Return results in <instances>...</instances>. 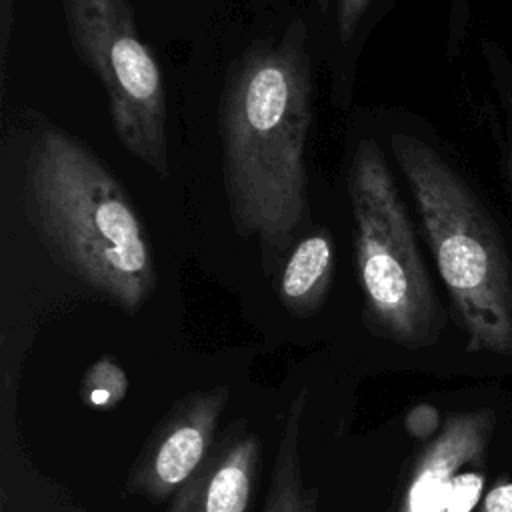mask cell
Here are the masks:
<instances>
[{
	"label": "cell",
	"instance_id": "obj_1",
	"mask_svg": "<svg viewBox=\"0 0 512 512\" xmlns=\"http://www.w3.org/2000/svg\"><path fill=\"white\" fill-rule=\"evenodd\" d=\"M304 30L276 46L248 50L220 104L224 186L234 228L282 252L308 218L304 150L312 120V80Z\"/></svg>",
	"mask_w": 512,
	"mask_h": 512
},
{
	"label": "cell",
	"instance_id": "obj_2",
	"mask_svg": "<svg viewBox=\"0 0 512 512\" xmlns=\"http://www.w3.org/2000/svg\"><path fill=\"white\" fill-rule=\"evenodd\" d=\"M24 210L52 258L112 304L136 312L154 292L152 252L130 196L68 132L46 126L34 138Z\"/></svg>",
	"mask_w": 512,
	"mask_h": 512
},
{
	"label": "cell",
	"instance_id": "obj_3",
	"mask_svg": "<svg viewBox=\"0 0 512 512\" xmlns=\"http://www.w3.org/2000/svg\"><path fill=\"white\" fill-rule=\"evenodd\" d=\"M390 148L468 348L512 354V228L504 214L480 182L430 140L396 132Z\"/></svg>",
	"mask_w": 512,
	"mask_h": 512
},
{
	"label": "cell",
	"instance_id": "obj_4",
	"mask_svg": "<svg viewBox=\"0 0 512 512\" xmlns=\"http://www.w3.org/2000/svg\"><path fill=\"white\" fill-rule=\"evenodd\" d=\"M348 192L366 322L402 346L432 344L442 328V308L414 224L372 140H362L356 148Z\"/></svg>",
	"mask_w": 512,
	"mask_h": 512
},
{
	"label": "cell",
	"instance_id": "obj_5",
	"mask_svg": "<svg viewBox=\"0 0 512 512\" xmlns=\"http://www.w3.org/2000/svg\"><path fill=\"white\" fill-rule=\"evenodd\" d=\"M78 58L98 76L108 96L122 146L168 176L166 92L162 70L140 40L128 0H62Z\"/></svg>",
	"mask_w": 512,
	"mask_h": 512
},
{
	"label": "cell",
	"instance_id": "obj_6",
	"mask_svg": "<svg viewBox=\"0 0 512 512\" xmlns=\"http://www.w3.org/2000/svg\"><path fill=\"white\" fill-rule=\"evenodd\" d=\"M226 404L228 388L222 384L180 398L136 456L130 492L152 502L170 498L210 454Z\"/></svg>",
	"mask_w": 512,
	"mask_h": 512
},
{
	"label": "cell",
	"instance_id": "obj_7",
	"mask_svg": "<svg viewBox=\"0 0 512 512\" xmlns=\"http://www.w3.org/2000/svg\"><path fill=\"white\" fill-rule=\"evenodd\" d=\"M494 430L492 410L450 414L416 456L398 512H446L458 474L480 464Z\"/></svg>",
	"mask_w": 512,
	"mask_h": 512
},
{
	"label": "cell",
	"instance_id": "obj_8",
	"mask_svg": "<svg viewBox=\"0 0 512 512\" xmlns=\"http://www.w3.org/2000/svg\"><path fill=\"white\" fill-rule=\"evenodd\" d=\"M258 464V436L236 422L226 440L172 494L168 512H246Z\"/></svg>",
	"mask_w": 512,
	"mask_h": 512
},
{
	"label": "cell",
	"instance_id": "obj_9",
	"mask_svg": "<svg viewBox=\"0 0 512 512\" xmlns=\"http://www.w3.org/2000/svg\"><path fill=\"white\" fill-rule=\"evenodd\" d=\"M308 402V390L300 388L294 396L286 422L282 426L270 488L262 512H316L320 492L316 486L304 482L300 462V432L304 410Z\"/></svg>",
	"mask_w": 512,
	"mask_h": 512
},
{
	"label": "cell",
	"instance_id": "obj_10",
	"mask_svg": "<svg viewBox=\"0 0 512 512\" xmlns=\"http://www.w3.org/2000/svg\"><path fill=\"white\" fill-rule=\"evenodd\" d=\"M334 274V246L326 230L302 238L284 264L278 294L294 316L314 314L326 300Z\"/></svg>",
	"mask_w": 512,
	"mask_h": 512
},
{
	"label": "cell",
	"instance_id": "obj_11",
	"mask_svg": "<svg viewBox=\"0 0 512 512\" xmlns=\"http://www.w3.org/2000/svg\"><path fill=\"white\" fill-rule=\"evenodd\" d=\"M482 56L494 94L498 170L512 198V58L506 48L492 38L482 40Z\"/></svg>",
	"mask_w": 512,
	"mask_h": 512
},
{
	"label": "cell",
	"instance_id": "obj_12",
	"mask_svg": "<svg viewBox=\"0 0 512 512\" xmlns=\"http://www.w3.org/2000/svg\"><path fill=\"white\" fill-rule=\"evenodd\" d=\"M124 376L122 370L110 362L108 358L100 360L96 366H92V370L86 376L84 382V392L88 402H92L94 406H110L114 402H118L124 394L116 388H110V382L114 384V378Z\"/></svg>",
	"mask_w": 512,
	"mask_h": 512
},
{
	"label": "cell",
	"instance_id": "obj_13",
	"mask_svg": "<svg viewBox=\"0 0 512 512\" xmlns=\"http://www.w3.org/2000/svg\"><path fill=\"white\" fill-rule=\"evenodd\" d=\"M406 428L412 436L416 438H428V436H436L440 426V414L434 406L430 404H418L416 408H412L406 416Z\"/></svg>",
	"mask_w": 512,
	"mask_h": 512
},
{
	"label": "cell",
	"instance_id": "obj_14",
	"mask_svg": "<svg viewBox=\"0 0 512 512\" xmlns=\"http://www.w3.org/2000/svg\"><path fill=\"white\" fill-rule=\"evenodd\" d=\"M370 4L372 0H336V18L342 42H348L354 36L358 22Z\"/></svg>",
	"mask_w": 512,
	"mask_h": 512
},
{
	"label": "cell",
	"instance_id": "obj_15",
	"mask_svg": "<svg viewBox=\"0 0 512 512\" xmlns=\"http://www.w3.org/2000/svg\"><path fill=\"white\" fill-rule=\"evenodd\" d=\"M476 512H512V482L498 484L486 492Z\"/></svg>",
	"mask_w": 512,
	"mask_h": 512
},
{
	"label": "cell",
	"instance_id": "obj_16",
	"mask_svg": "<svg viewBox=\"0 0 512 512\" xmlns=\"http://www.w3.org/2000/svg\"><path fill=\"white\" fill-rule=\"evenodd\" d=\"M12 0H2V68L6 60V46H8V30L12 22Z\"/></svg>",
	"mask_w": 512,
	"mask_h": 512
},
{
	"label": "cell",
	"instance_id": "obj_17",
	"mask_svg": "<svg viewBox=\"0 0 512 512\" xmlns=\"http://www.w3.org/2000/svg\"><path fill=\"white\" fill-rule=\"evenodd\" d=\"M316 2H318V6H320V10H326V8H328V6H330V2H332V0H316Z\"/></svg>",
	"mask_w": 512,
	"mask_h": 512
},
{
	"label": "cell",
	"instance_id": "obj_18",
	"mask_svg": "<svg viewBox=\"0 0 512 512\" xmlns=\"http://www.w3.org/2000/svg\"><path fill=\"white\" fill-rule=\"evenodd\" d=\"M80 512H82V510H80Z\"/></svg>",
	"mask_w": 512,
	"mask_h": 512
}]
</instances>
